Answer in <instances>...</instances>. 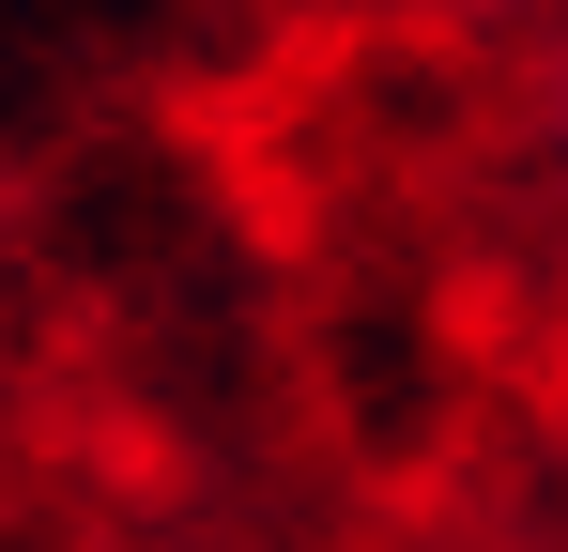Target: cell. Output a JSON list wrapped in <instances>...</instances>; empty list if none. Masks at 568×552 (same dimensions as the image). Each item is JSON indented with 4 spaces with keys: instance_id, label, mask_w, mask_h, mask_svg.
<instances>
[]
</instances>
